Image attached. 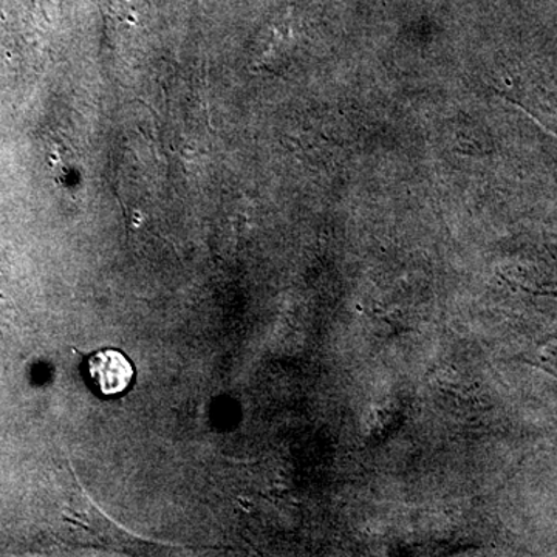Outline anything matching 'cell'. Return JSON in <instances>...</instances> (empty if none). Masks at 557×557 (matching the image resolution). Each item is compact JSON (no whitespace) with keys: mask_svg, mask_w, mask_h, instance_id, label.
<instances>
[{"mask_svg":"<svg viewBox=\"0 0 557 557\" xmlns=\"http://www.w3.org/2000/svg\"><path fill=\"white\" fill-rule=\"evenodd\" d=\"M87 376L91 386L102 397H119L129 391L135 379L131 359L115 348L95 351L86 361Z\"/></svg>","mask_w":557,"mask_h":557,"instance_id":"1","label":"cell"}]
</instances>
